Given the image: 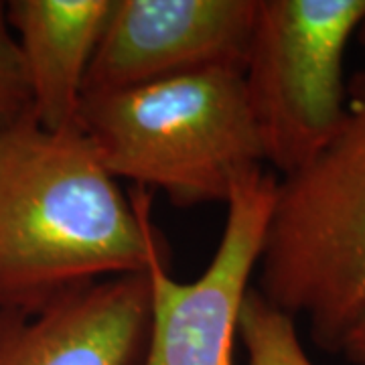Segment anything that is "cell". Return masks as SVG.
<instances>
[{
  "mask_svg": "<svg viewBox=\"0 0 365 365\" xmlns=\"http://www.w3.org/2000/svg\"><path fill=\"white\" fill-rule=\"evenodd\" d=\"M79 126L31 116L0 134V311H39L69 290L144 274L167 244L150 191L126 197Z\"/></svg>",
  "mask_w": 365,
  "mask_h": 365,
  "instance_id": "1",
  "label": "cell"
},
{
  "mask_svg": "<svg viewBox=\"0 0 365 365\" xmlns=\"http://www.w3.org/2000/svg\"><path fill=\"white\" fill-rule=\"evenodd\" d=\"M78 126L114 179L179 207L227 203L266 163L237 69L83 96Z\"/></svg>",
  "mask_w": 365,
  "mask_h": 365,
  "instance_id": "2",
  "label": "cell"
},
{
  "mask_svg": "<svg viewBox=\"0 0 365 365\" xmlns=\"http://www.w3.org/2000/svg\"><path fill=\"white\" fill-rule=\"evenodd\" d=\"M256 290L337 353L365 313V90L355 91L337 136L280 177Z\"/></svg>",
  "mask_w": 365,
  "mask_h": 365,
  "instance_id": "3",
  "label": "cell"
},
{
  "mask_svg": "<svg viewBox=\"0 0 365 365\" xmlns=\"http://www.w3.org/2000/svg\"><path fill=\"white\" fill-rule=\"evenodd\" d=\"M364 23L365 0H258L242 76L266 163L280 177L343 128L345 53Z\"/></svg>",
  "mask_w": 365,
  "mask_h": 365,
  "instance_id": "4",
  "label": "cell"
},
{
  "mask_svg": "<svg viewBox=\"0 0 365 365\" xmlns=\"http://www.w3.org/2000/svg\"><path fill=\"white\" fill-rule=\"evenodd\" d=\"M278 179L264 169L237 182L220 244L203 274L181 282L170 276L169 250L146 268L150 331L143 365H234L242 304L258 270Z\"/></svg>",
  "mask_w": 365,
  "mask_h": 365,
  "instance_id": "5",
  "label": "cell"
},
{
  "mask_svg": "<svg viewBox=\"0 0 365 365\" xmlns=\"http://www.w3.org/2000/svg\"><path fill=\"white\" fill-rule=\"evenodd\" d=\"M258 0H114L83 96L207 69L244 71Z\"/></svg>",
  "mask_w": 365,
  "mask_h": 365,
  "instance_id": "6",
  "label": "cell"
},
{
  "mask_svg": "<svg viewBox=\"0 0 365 365\" xmlns=\"http://www.w3.org/2000/svg\"><path fill=\"white\" fill-rule=\"evenodd\" d=\"M148 274L98 280L39 311H0V365H143Z\"/></svg>",
  "mask_w": 365,
  "mask_h": 365,
  "instance_id": "7",
  "label": "cell"
},
{
  "mask_svg": "<svg viewBox=\"0 0 365 365\" xmlns=\"http://www.w3.org/2000/svg\"><path fill=\"white\" fill-rule=\"evenodd\" d=\"M112 9L114 0L6 2L41 128L78 126L86 76Z\"/></svg>",
  "mask_w": 365,
  "mask_h": 365,
  "instance_id": "8",
  "label": "cell"
},
{
  "mask_svg": "<svg viewBox=\"0 0 365 365\" xmlns=\"http://www.w3.org/2000/svg\"><path fill=\"white\" fill-rule=\"evenodd\" d=\"M237 341L246 349L248 365H314L302 347L297 319L254 287L242 304Z\"/></svg>",
  "mask_w": 365,
  "mask_h": 365,
  "instance_id": "9",
  "label": "cell"
},
{
  "mask_svg": "<svg viewBox=\"0 0 365 365\" xmlns=\"http://www.w3.org/2000/svg\"><path fill=\"white\" fill-rule=\"evenodd\" d=\"M33 116V98L19 41L9 23L6 2L0 0V134Z\"/></svg>",
  "mask_w": 365,
  "mask_h": 365,
  "instance_id": "10",
  "label": "cell"
},
{
  "mask_svg": "<svg viewBox=\"0 0 365 365\" xmlns=\"http://www.w3.org/2000/svg\"><path fill=\"white\" fill-rule=\"evenodd\" d=\"M337 355L351 365H365V313L341 339Z\"/></svg>",
  "mask_w": 365,
  "mask_h": 365,
  "instance_id": "11",
  "label": "cell"
},
{
  "mask_svg": "<svg viewBox=\"0 0 365 365\" xmlns=\"http://www.w3.org/2000/svg\"><path fill=\"white\" fill-rule=\"evenodd\" d=\"M357 39H359V43H361V49H364V57H365V23L361 25V29H359V33H357ZM353 83H355V90H353V93H355V91L365 90V66H364V71H361V76L355 79Z\"/></svg>",
  "mask_w": 365,
  "mask_h": 365,
  "instance_id": "12",
  "label": "cell"
}]
</instances>
